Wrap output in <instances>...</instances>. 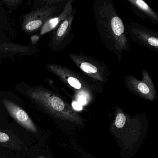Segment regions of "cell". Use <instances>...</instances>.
<instances>
[{
	"label": "cell",
	"instance_id": "9a60e30c",
	"mask_svg": "<svg viewBox=\"0 0 158 158\" xmlns=\"http://www.w3.org/2000/svg\"><path fill=\"white\" fill-rule=\"evenodd\" d=\"M10 140L9 135L5 133L0 132V143H5Z\"/></svg>",
	"mask_w": 158,
	"mask_h": 158
},
{
	"label": "cell",
	"instance_id": "8992f818",
	"mask_svg": "<svg viewBox=\"0 0 158 158\" xmlns=\"http://www.w3.org/2000/svg\"><path fill=\"white\" fill-rule=\"evenodd\" d=\"M77 10L73 8L72 12L59 24L53 32L52 41L53 43L57 44L70 36L73 25V20L76 15Z\"/></svg>",
	"mask_w": 158,
	"mask_h": 158
},
{
	"label": "cell",
	"instance_id": "8fae6325",
	"mask_svg": "<svg viewBox=\"0 0 158 158\" xmlns=\"http://www.w3.org/2000/svg\"><path fill=\"white\" fill-rule=\"evenodd\" d=\"M126 116L123 113H119L116 117L115 125L117 129H120L126 123Z\"/></svg>",
	"mask_w": 158,
	"mask_h": 158
},
{
	"label": "cell",
	"instance_id": "7a4b0ae2",
	"mask_svg": "<svg viewBox=\"0 0 158 158\" xmlns=\"http://www.w3.org/2000/svg\"><path fill=\"white\" fill-rule=\"evenodd\" d=\"M66 2L45 5L32 9L20 18L21 28L29 33L40 30L48 19L61 13Z\"/></svg>",
	"mask_w": 158,
	"mask_h": 158
},
{
	"label": "cell",
	"instance_id": "277c9868",
	"mask_svg": "<svg viewBox=\"0 0 158 158\" xmlns=\"http://www.w3.org/2000/svg\"><path fill=\"white\" fill-rule=\"evenodd\" d=\"M75 0H69L64 6L63 10L57 15L48 19L40 29V35H44L55 29L59 24L68 16L73 10V3Z\"/></svg>",
	"mask_w": 158,
	"mask_h": 158
},
{
	"label": "cell",
	"instance_id": "5b68a950",
	"mask_svg": "<svg viewBox=\"0 0 158 158\" xmlns=\"http://www.w3.org/2000/svg\"><path fill=\"white\" fill-rule=\"evenodd\" d=\"M131 6L132 9L139 16L158 24V14L144 0H125Z\"/></svg>",
	"mask_w": 158,
	"mask_h": 158
},
{
	"label": "cell",
	"instance_id": "4fadbf2b",
	"mask_svg": "<svg viewBox=\"0 0 158 158\" xmlns=\"http://www.w3.org/2000/svg\"><path fill=\"white\" fill-rule=\"evenodd\" d=\"M139 91L142 94H148L150 93V89L147 84L143 82H140L138 84L137 86Z\"/></svg>",
	"mask_w": 158,
	"mask_h": 158
},
{
	"label": "cell",
	"instance_id": "5bb4252c",
	"mask_svg": "<svg viewBox=\"0 0 158 158\" xmlns=\"http://www.w3.org/2000/svg\"><path fill=\"white\" fill-rule=\"evenodd\" d=\"M147 43L151 46L154 47H158V38L156 36H152L150 37L147 40Z\"/></svg>",
	"mask_w": 158,
	"mask_h": 158
},
{
	"label": "cell",
	"instance_id": "7c38bea8",
	"mask_svg": "<svg viewBox=\"0 0 158 158\" xmlns=\"http://www.w3.org/2000/svg\"><path fill=\"white\" fill-rule=\"evenodd\" d=\"M68 82L75 89H79L81 87V84L79 80L73 77H70L67 80Z\"/></svg>",
	"mask_w": 158,
	"mask_h": 158
},
{
	"label": "cell",
	"instance_id": "3957f363",
	"mask_svg": "<svg viewBox=\"0 0 158 158\" xmlns=\"http://www.w3.org/2000/svg\"><path fill=\"white\" fill-rule=\"evenodd\" d=\"M2 102L8 113L17 122L28 131L33 133L37 132L35 124L24 110L7 99H3Z\"/></svg>",
	"mask_w": 158,
	"mask_h": 158
},
{
	"label": "cell",
	"instance_id": "52a82bcc",
	"mask_svg": "<svg viewBox=\"0 0 158 158\" xmlns=\"http://www.w3.org/2000/svg\"><path fill=\"white\" fill-rule=\"evenodd\" d=\"M2 5L9 12L16 10L24 0H0Z\"/></svg>",
	"mask_w": 158,
	"mask_h": 158
},
{
	"label": "cell",
	"instance_id": "9c48e42d",
	"mask_svg": "<svg viewBox=\"0 0 158 158\" xmlns=\"http://www.w3.org/2000/svg\"><path fill=\"white\" fill-rule=\"evenodd\" d=\"M8 26V18L6 15L5 8L0 1V32Z\"/></svg>",
	"mask_w": 158,
	"mask_h": 158
},
{
	"label": "cell",
	"instance_id": "6da1fadb",
	"mask_svg": "<svg viewBox=\"0 0 158 158\" xmlns=\"http://www.w3.org/2000/svg\"><path fill=\"white\" fill-rule=\"evenodd\" d=\"M27 94L35 103L49 113L60 118L78 122L80 121L71 116L66 109L65 102L57 96L43 87H35L28 90Z\"/></svg>",
	"mask_w": 158,
	"mask_h": 158
},
{
	"label": "cell",
	"instance_id": "30bf717a",
	"mask_svg": "<svg viewBox=\"0 0 158 158\" xmlns=\"http://www.w3.org/2000/svg\"><path fill=\"white\" fill-rule=\"evenodd\" d=\"M80 68L83 72L88 74H94L97 72V69L96 67L88 63H82Z\"/></svg>",
	"mask_w": 158,
	"mask_h": 158
},
{
	"label": "cell",
	"instance_id": "ac0fdd59",
	"mask_svg": "<svg viewBox=\"0 0 158 158\" xmlns=\"http://www.w3.org/2000/svg\"><path fill=\"white\" fill-rule=\"evenodd\" d=\"M40 158H45L43 157H40Z\"/></svg>",
	"mask_w": 158,
	"mask_h": 158
},
{
	"label": "cell",
	"instance_id": "2e32d148",
	"mask_svg": "<svg viewBox=\"0 0 158 158\" xmlns=\"http://www.w3.org/2000/svg\"><path fill=\"white\" fill-rule=\"evenodd\" d=\"M72 106L76 110H80L82 109V106L78 102H74L72 103Z\"/></svg>",
	"mask_w": 158,
	"mask_h": 158
},
{
	"label": "cell",
	"instance_id": "e0dca14e",
	"mask_svg": "<svg viewBox=\"0 0 158 158\" xmlns=\"http://www.w3.org/2000/svg\"><path fill=\"white\" fill-rule=\"evenodd\" d=\"M86 101L85 97L83 96H81L79 98V103L81 105H84L86 103Z\"/></svg>",
	"mask_w": 158,
	"mask_h": 158
},
{
	"label": "cell",
	"instance_id": "ba28073f",
	"mask_svg": "<svg viewBox=\"0 0 158 158\" xmlns=\"http://www.w3.org/2000/svg\"><path fill=\"white\" fill-rule=\"evenodd\" d=\"M69 0H32V9H35L45 5L66 2Z\"/></svg>",
	"mask_w": 158,
	"mask_h": 158
}]
</instances>
